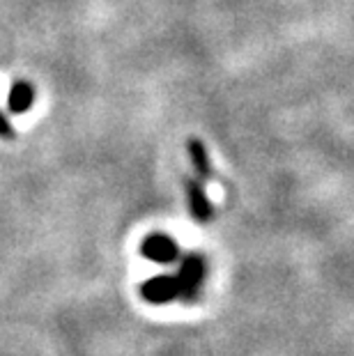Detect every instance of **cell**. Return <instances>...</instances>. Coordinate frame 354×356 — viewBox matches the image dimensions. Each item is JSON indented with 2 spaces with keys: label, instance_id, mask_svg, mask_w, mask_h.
Wrapping results in <instances>:
<instances>
[{
  "label": "cell",
  "instance_id": "6da1fadb",
  "mask_svg": "<svg viewBox=\"0 0 354 356\" xmlns=\"http://www.w3.org/2000/svg\"><path fill=\"white\" fill-rule=\"evenodd\" d=\"M202 280H205V260L200 255L184 257L182 267H179L175 283H177V299L189 301L198 294Z\"/></svg>",
  "mask_w": 354,
  "mask_h": 356
},
{
  "label": "cell",
  "instance_id": "7a4b0ae2",
  "mask_svg": "<svg viewBox=\"0 0 354 356\" xmlns=\"http://www.w3.org/2000/svg\"><path fill=\"white\" fill-rule=\"evenodd\" d=\"M140 253H143V257H147V260H152L156 264H170L177 260L179 246L175 239L168 237V234L154 232V234H147L145 237V241H143V246H140Z\"/></svg>",
  "mask_w": 354,
  "mask_h": 356
},
{
  "label": "cell",
  "instance_id": "3957f363",
  "mask_svg": "<svg viewBox=\"0 0 354 356\" xmlns=\"http://www.w3.org/2000/svg\"><path fill=\"white\" fill-rule=\"evenodd\" d=\"M140 294L147 304H154V306H161V304H170L172 299H177V283H175V276H154L145 280L140 285Z\"/></svg>",
  "mask_w": 354,
  "mask_h": 356
},
{
  "label": "cell",
  "instance_id": "277c9868",
  "mask_svg": "<svg viewBox=\"0 0 354 356\" xmlns=\"http://www.w3.org/2000/svg\"><path fill=\"white\" fill-rule=\"evenodd\" d=\"M186 202H189L191 216L198 223L212 221L214 204H212V200L207 198V191H205V186H202L200 179H186Z\"/></svg>",
  "mask_w": 354,
  "mask_h": 356
},
{
  "label": "cell",
  "instance_id": "5b68a950",
  "mask_svg": "<svg viewBox=\"0 0 354 356\" xmlns=\"http://www.w3.org/2000/svg\"><path fill=\"white\" fill-rule=\"evenodd\" d=\"M186 149H189V159H191V165L195 170V175H198L200 181H207L212 177V159H209V152H207V145L198 138H191L186 143Z\"/></svg>",
  "mask_w": 354,
  "mask_h": 356
},
{
  "label": "cell",
  "instance_id": "8992f818",
  "mask_svg": "<svg viewBox=\"0 0 354 356\" xmlns=\"http://www.w3.org/2000/svg\"><path fill=\"white\" fill-rule=\"evenodd\" d=\"M35 104V90L30 86L28 81H19L14 83L12 90H10V97H7V106H10L12 113H26L33 108Z\"/></svg>",
  "mask_w": 354,
  "mask_h": 356
},
{
  "label": "cell",
  "instance_id": "52a82bcc",
  "mask_svg": "<svg viewBox=\"0 0 354 356\" xmlns=\"http://www.w3.org/2000/svg\"><path fill=\"white\" fill-rule=\"evenodd\" d=\"M0 138H14V127H12V122L7 120V115L3 111H0Z\"/></svg>",
  "mask_w": 354,
  "mask_h": 356
}]
</instances>
